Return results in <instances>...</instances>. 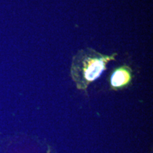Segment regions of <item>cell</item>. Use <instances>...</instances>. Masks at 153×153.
<instances>
[{"label":"cell","instance_id":"obj_1","mask_svg":"<svg viewBox=\"0 0 153 153\" xmlns=\"http://www.w3.org/2000/svg\"><path fill=\"white\" fill-rule=\"evenodd\" d=\"M118 53L104 54L91 48L80 49L73 55L70 76L76 89L87 92L89 85L102 75L108 63L116 60Z\"/></svg>","mask_w":153,"mask_h":153},{"label":"cell","instance_id":"obj_2","mask_svg":"<svg viewBox=\"0 0 153 153\" xmlns=\"http://www.w3.org/2000/svg\"><path fill=\"white\" fill-rule=\"evenodd\" d=\"M134 77L133 69L128 65H121L113 69L108 74V85L111 90H122L131 85Z\"/></svg>","mask_w":153,"mask_h":153}]
</instances>
